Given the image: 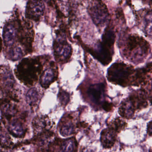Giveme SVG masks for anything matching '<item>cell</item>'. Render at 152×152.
Instances as JSON below:
<instances>
[{
    "label": "cell",
    "mask_w": 152,
    "mask_h": 152,
    "mask_svg": "<svg viewBox=\"0 0 152 152\" xmlns=\"http://www.w3.org/2000/svg\"><path fill=\"white\" fill-rule=\"evenodd\" d=\"M125 125L126 124H124L121 121L119 120H116L113 122L110 129H112L115 132H119L122 130L124 128H125Z\"/></svg>",
    "instance_id": "cell-22"
},
{
    "label": "cell",
    "mask_w": 152,
    "mask_h": 152,
    "mask_svg": "<svg viewBox=\"0 0 152 152\" xmlns=\"http://www.w3.org/2000/svg\"><path fill=\"white\" fill-rule=\"evenodd\" d=\"M1 80H3V83L4 87L8 88H10L12 87L14 83V79L11 73L7 70H3V72L1 73Z\"/></svg>",
    "instance_id": "cell-16"
},
{
    "label": "cell",
    "mask_w": 152,
    "mask_h": 152,
    "mask_svg": "<svg viewBox=\"0 0 152 152\" xmlns=\"http://www.w3.org/2000/svg\"><path fill=\"white\" fill-rule=\"evenodd\" d=\"M18 31L12 23L8 22L5 24L3 33L4 43L5 46L10 47L13 45L16 39Z\"/></svg>",
    "instance_id": "cell-7"
},
{
    "label": "cell",
    "mask_w": 152,
    "mask_h": 152,
    "mask_svg": "<svg viewBox=\"0 0 152 152\" xmlns=\"http://www.w3.org/2000/svg\"><path fill=\"white\" fill-rule=\"evenodd\" d=\"M145 1H147L149 2L152 3V0H145Z\"/></svg>",
    "instance_id": "cell-25"
},
{
    "label": "cell",
    "mask_w": 152,
    "mask_h": 152,
    "mask_svg": "<svg viewBox=\"0 0 152 152\" xmlns=\"http://www.w3.org/2000/svg\"><path fill=\"white\" fill-rule=\"evenodd\" d=\"M148 132L150 134L152 135V121L148 125Z\"/></svg>",
    "instance_id": "cell-23"
},
{
    "label": "cell",
    "mask_w": 152,
    "mask_h": 152,
    "mask_svg": "<svg viewBox=\"0 0 152 152\" xmlns=\"http://www.w3.org/2000/svg\"><path fill=\"white\" fill-rule=\"evenodd\" d=\"M105 86L103 83L94 84L89 87L87 94L90 99L94 103L99 104L104 98Z\"/></svg>",
    "instance_id": "cell-6"
},
{
    "label": "cell",
    "mask_w": 152,
    "mask_h": 152,
    "mask_svg": "<svg viewBox=\"0 0 152 152\" xmlns=\"http://www.w3.org/2000/svg\"><path fill=\"white\" fill-rule=\"evenodd\" d=\"M131 73V69L127 65L123 63H115L108 70V78L114 83L122 84L127 79Z\"/></svg>",
    "instance_id": "cell-3"
},
{
    "label": "cell",
    "mask_w": 152,
    "mask_h": 152,
    "mask_svg": "<svg viewBox=\"0 0 152 152\" xmlns=\"http://www.w3.org/2000/svg\"><path fill=\"white\" fill-rule=\"evenodd\" d=\"M54 49L56 58L61 61L67 60L71 56V46L66 41L58 40L54 42Z\"/></svg>",
    "instance_id": "cell-5"
},
{
    "label": "cell",
    "mask_w": 152,
    "mask_h": 152,
    "mask_svg": "<svg viewBox=\"0 0 152 152\" xmlns=\"http://www.w3.org/2000/svg\"><path fill=\"white\" fill-rule=\"evenodd\" d=\"M88 11L94 23L97 26H103L109 18L107 7L101 0H91Z\"/></svg>",
    "instance_id": "cell-2"
},
{
    "label": "cell",
    "mask_w": 152,
    "mask_h": 152,
    "mask_svg": "<svg viewBox=\"0 0 152 152\" xmlns=\"http://www.w3.org/2000/svg\"><path fill=\"white\" fill-rule=\"evenodd\" d=\"M144 28L146 34L152 36V10L147 11L144 16Z\"/></svg>",
    "instance_id": "cell-14"
},
{
    "label": "cell",
    "mask_w": 152,
    "mask_h": 152,
    "mask_svg": "<svg viewBox=\"0 0 152 152\" xmlns=\"http://www.w3.org/2000/svg\"><path fill=\"white\" fill-rule=\"evenodd\" d=\"M41 66L37 59L27 58L23 59L17 68L19 77L28 84H32L37 80V75L41 71Z\"/></svg>",
    "instance_id": "cell-1"
},
{
    "label": "cell",
    "mask_w": 152,
    "mask_h": 152,
    "mask_svg": "<svg viewBox=\"0 0 152 152\" xmlns=\"http://www.w3.org/2000/svg\"><path fill=\"white\" fill-rule=\"evenodd\" d=\"M1 111L5 116L11 117L16 113V108L13 104L8 102H4L1 104Z\"/></svg>",
    "instance_id": "cell-20"
},
{
    "label": "cell",
    "mask_w": 152,
    "mask_h": 152,
    "mask_svg": "<svg viewBox=\"0 0 152 152\" xmlns=\"http://www.w3.org/2000/svg\"><path fill=\"white\" fill-rule=\"evenodd\" d=\"M10 133L16 137H21L25 134V129L22 124L19 121H12L8 127Z\"/></svg>",
    "instance_id": "cell-11"
},
{
    "label": "cell",
    "mask_w": 152,
    "mask_h": 152,
    "mask_svg": "<svg viewBox=\"0 0 152 152\" xmlns=\"http://www.w3.org/2000/svg\"><path fill=\"white\" fill-rule=\"evenodd\" d=\"M115 133V131L111 129H106L102 131L101 141L104 148H110L114 145L116 140Z\"/></svg>",
    "instance_id": "cell-9"
},
{
    "label": "cell",
    "mask_w": 152,
    "mask_h": 152,
    "mask_svg": "<svg viewBox=\"0 0 152 152\" xmlns=\"http://www.w3.org/2000/svg\"><path fill=\"white\" fill-rule=\"evenodd\" d=\"M75 128L72 122L66 121L62 125L60 129V132L62 135L68 137L74 133Z\"/></svg>",
    "instance_id": "cell-17"
},
{
    "label": "cell",
    "mask_w": 152,
    "mask_h": 152,
    "mask_svg": "<svg viewBox=\"0 0 152 152\" xmlns=\"http://www.w3.org/2000/svg\"><path fill=\"white\" fill-rule=\"evenodd\" d=\"M27 102L30 106L35 105L39 99V94L36 88H32L29 90L26 96Z\"/></svg>",
    "instance_id": "cell-15"
},
{
    "label": "cell",
    "mask_w": 152,
    "mask_h": 152,
    "mask_svg": "<svg viewBox=\"0 0 152 152\" xmlns=\"http://www.w3.org/2000/svg\"><path fill=\"white\" fill-rule=\"evenodd\" d=\"M112 49L102 43L98 45L93 52L94 56L103 64H109L111 61V50L110 49Z\"/></svg>",
    "instance_id": "cell-8"
},
{
    "label": "cell",
    "mask_w": 152,
    "mask_h": 152,
    "mask_svg": "<svg viewBox=\"0 0 152 152\" xmlns=\"http://www.w3.org/2000/svg\"><path fill=\"white\" fill-rule=\"evenodd\" d=\"M58 98L61 104L65 106L69 102L70 96L67 92L64 91H60L58 94Z\"/></svg>",
    "instance_id": "cell-21"
},
{
    "label": "cell",
    "mask_w": 152,
    "mask_h": 152,
    "mask_svg": "<svg viewBox=\"0 0 152 152\" xmlns=\"http://www.w3.org/2000/svg\"><path fill=\"white\" fill-rule=\"evenodd\" d=\"M55 72L53 69H46L40 78V84L43 87L47 88L55 79Z\"/></svg>",
    "instance_id": "cell-10"
},
{
    "label": "cell",
    "mask_w": 152,
    "mask_h": 152,
    "mask_svg": "<svg viewBox=\"0 0 152 152\" xmlns=\"http://www.w3.org/2000/svg\"><path fill=\"white\" fill-rule=\"evenodd\" d=\"M115 39V35L114 31L111 28H107L103 35V43L112 48Z\"/></svg>",
    "instance_id": "cell-12"
},
{
    "label": "cell",
    "mask_w": 152,
    "mask_h": 152,
    "mask_svg": "<svg viewBox=\"0 0 152 152\" xmlns=\"http://www.w3.org/2000/svg\"><path fill=\"white\" fill-rule=\"evenodd\" d=\"M47 119L46 118H37L33 122V126L35 129V131L38 133L42 130L45 129L47 126Z\"/></svg>",
    "instance_id": "cell-18"
},
{
    "label": "cell",
    "mask_w": 152,
    "mask_h": 152,
    "mask_svg": "<svg viewBox=\"0 0 152 152\" xmlns=\"http://www.w3.org/2000/svg\"><path fill=\"white\" fill-rule=\"evenodd\" d=\"M77 148V143L74 139H68L62 143L59 152H75Z\"/></svg>",
    "instance_id": "cell-13"
},
{
    "label": "cell",
    "mask_w": 152,
    "mask_h": 152,
    "mask_svg": "<svg viewBox=\"0 0 152 152\" xmlns=\"http://www.w3.org/2000/svg\"><path fill=\"white\" fill-rule=\"evenodd\" d=\"M23 55L21 48L17 46L12 48L8 52V57L12 61H16L20 59Z\"/></svg>",
    "instance_id": "cell-19"
},
{
    "label": "cell",
    "mask_w": 152,
    "mask_h": 152,
    "mask_svg": "<svg viewBox=\"0 0 152 152\" xmlns=\"http://www.w3.org/2000/svg\"><path fill=\"white\" fill-rule=\"evenodd\" d=\"M44 10L43 0H29L26 8V16L29 19L37 21L43 15Z\"/></svg>",
    "instance_id": "cell-4"
},
{
    "label": "cell",
    "mask_w": 152,
    "mask_h": 152,
    "mask_svg": "<svg viewBox=\"0 0 152 152\" xmlns=\"http://www.w3.org/2000/svg\"><path fill=\"white\" fill-rule=\"evenodd\" d=\"M47 4H49V5H52L53 3V0H43Z\"/></svg>",
    "instance_id": "cell-24"
}]
</instances>
